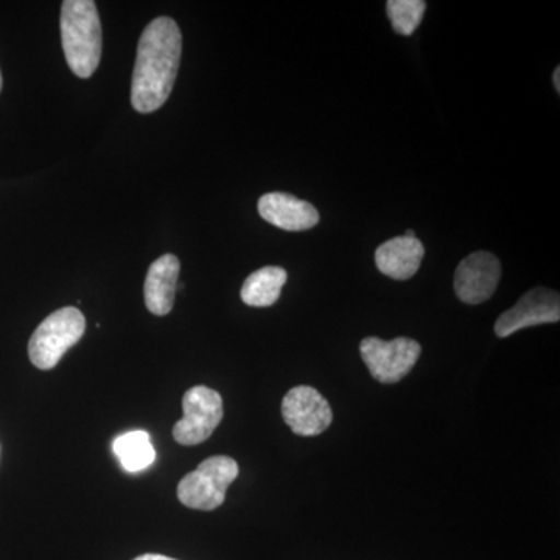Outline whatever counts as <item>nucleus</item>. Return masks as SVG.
I'll return each mask as SVG.
<instances>
[{"mask_svg":"<svg viewBox=\"0 0 560 560\" xmlns=\"http://www.w3.org/2000/svg\"><path fill=\"white\" fill-rule=\"evenodd\" d=\"M183 35L172 18H156L139 39L131 83L132 108L153 113L171 97L178 75Z\"/></svg>","mask_w":560,"mask_h":560,"instance_id":"1","label":"nucleus"},{"mask_svg":"<svg viewBox=\"0 0 560 560\" xmlns=\"http://www.w3.org/2000/svg\"><path fill=\"white\" fill-rule=\"evenodd\" d=\"M66 61L80 79L94 75L102 58V22L94 0H66L61 7Z\"/></svg>","mask_w":560,"mask_h":560,"instance_id":"2","label":"nucleus"},{"mask_svg":"<svg viewBox=\"0 0 560 560\" xmlns=\"http://www.w3.org/2000/svg\"><path fill=\"white\" fill-rule=\"evenodd\" d=\"M86 319L75 307L60 308L39 324L28 342V357L38 370H54L83 337Z\"/></svg>","mask_w":560,"mask_h":560,"instance_id":"3","label":"nucleus"},{"mask_svg":"<svg viewBox=\"0 0 560 560\" xmlns=\"http://www.w3.org/2000/svg\"><path fill=\"white\" fill-rule=\"evenodd\" d=\"M237 460L230 456H210L180 480L178 499L190 510L213 511L226 499L228 488L238 477Z\"/></svg>","mask_w":560,"mask_h":560,"instance_id":"4","label":"nucleus"},{"mask_svg":"<svg viewBox=\"0 0 560 560\" xmlns=\"http://www.w3.org/2000/svg\"><path fill=\"white\" fill-rule=\"evenodd\" d=\"M420 345L411 338L383 341L377 337L364 338L360 345L361 359L375 381L393 385L410 374L418 363Z\"/></svg>","mask_w":560,"mask_h":560,"instance_id":"5","label":"nucleus"},{"mask_svg":"<svg viewBox=\"0 0 560 560\" xmlns=\"http://www.w3.org/2000/svg\"><path fill=\"white\" fill-rule=\"evenodd\" d=\"M183 419L173 427V438L180 445L208 441L223 419V399L208 386H194L184 394Z\"/></svg>","mask_w":560,"mask_h":560,"instance_id":"6","label":"nucleus"},{"mask_svg":"<svg viewBox=\"0 0 560 560\" xmlns=\"http://www.w3.org/2000/svg\"><path fill=\"white\" fill-rule=\"evenodd\" d=\"M282 416L287 425L300 436H318L329 429L334 412L318 389L296 386L282 400Z\"/></svg>","mask_w":560,"mask_h":560,"instance_id":"7","label":"nucleus"},{"mask_svg":"<svg viewBox=\"0 0 560 560\" xmlns=\"http://www.w3.org/2000/svg\"><path fill=\"white\" fill-rule=\"evenodd\" d=\"M559 319L560 298L558 291L537 287V289L523 294L514 307L504 312L497 319L495 334L497 337L506 338L526 327L559 323Z\"/></svg>","mask_w":560,"mask_h":560,"instance_id":"8","label":"nucleus"},{"mask_svg":"<svg viewBox=\"0 0 560 560\" xmlns=\"http://www.w3.org/2000/svg\"><path fill=\"white\" fill-rule=\"evenodd\" d=\"M500 279V260L492 253L478 250L460 261L456 268L453 287L460 302L478 305L492 298Z\"/></svg>","mask_w":560,"mask_h":560,"instance_id":"9","label":"nucleus"},{"mask_svg":"<svg viewBox=\"0 0 560 560\" xmlns=\"http://www.w3.org/2000/svg\"><path fill=\"white\" fill-rule=\"evenodd\" d=\"M261 219L279 230L300 232L319 223V212L311 202L300 200L290 194H265L259 200Z\"/></svg>","mask_w":560,"mask_h":560,"instance_id":"10","label":"nucleus"},{"mask_svg":"<svg viewBox=\"0 0 560 560\" xmlns=\"http://www.w3.org/2000/svg\"><path fill=\"white\" fill-rule=\"evenodd\" d=\"M179 268L178 257L173 254H165L151 264L143 294H145L147 308L153 315L165 316L172 312L176 287H178Z\"/></svg>","mask_w":560,"mask_h":560,"instance_id":"11","label":"nucleus"},{"mask_svg":"<svg viewBox=\"0 0 560 560\" xmlns=\"http://www.w3.org/2000/svg\"><path fill=\"white\" fill-rule=\"evenodd\" d=\"M425 256V248L419 238L405 235L390 238L375 250V264L382 275L396 280H408L418 272Z\"/></svg>","mask_w":560,"mask_h":560,"instance_id":"12","label":"nucleus"},{"mask_svg":"<svg viewBox=\"0 0 560 560\" xmlns=\"http://www.w3.org/2000/svg\"><path fill=\"white\" fill-rule=\"evenodd\" d=\"M289 275L280 267H265L248 276L242 287V301L249 307H271L279 301Z\"/></svg>","mask_w":560,"mask_h":560,"instance_id":"13","label":"nucleus"},{"mask_svg":"<svg viewBox=\"0 0 560 560\" xmlns=\"http://www.w3.org/2000/svg\"><path fill=\"white\" fill-rule=\"evenodd\" d=\"M114 453L125 470L136 474L149 469L156 460V451L147 431L135 430L121 434L113 444Z\"/></svg>","mask_w":560,"mask_h":560,"instance_id":"14","label":"nucleus"},{"mask_svg":"<svg viewBox=\"0 0 560 560\" xmlns=\"http://www.w3.org/2000/svg\"><path fill=\"white\" fill-rule=\"evenodd\" d=\"M386 10L394 31L399 35L410 36L422 22L427 3L423 0H389Z\"/></svg>","mask_w":560,"mask_h":560,"instance_id":"15","label":"nucleus"},{"mask_svg":"<svg viewBox=\"0 0 560 560\" xmlns=\"http://www.w3.org/2000/svg\"><path fill=\"white\" fill-rule=\"evenodd\" d=\"M135 560H176V559L167 558V556H161V555H143V556H139V558H136Z\"/></svg>","mask_w":560,"mask_h":560,"instance_id":"16","label":"nucleus"},{"mask_svg":"<svg viewBox=\"0 0 560 560\" xmlns=\"http://www.w3.org/2000/svg\"><path fill=\"white\" fill-rule=\"evenodd\" d=\"M552 81H555L556 90L560 91V68L555 70V75H552Z\"/></svg>","mask_w":560,"mask_h":560,"instance_id":"17","label":"nucleus"},{"mask_svg":"<svg viewBox=\"0 0 560 560\" xmlns=\"http://www.w3.org/2000/svg\"><path fill=\"white\" fill-rule=\"evenodd\" d=\"M405 237H408V238H416L415 231H412V230H408L407 232H405Z\"/></svg>","mask_w":560,"mask_h":560,"instance_id":"18","label":"nucleus"},{"mask_svg":"<svg viewBox=\"0 0 560 560\" xmlns=\"http://www.w3.org/2000/svg\"><path fill=\"white\" fill-rule=\"evenodd\" d=\"M0 91H2V73H0Z\"/></svg>","mask_w":560,"mask_h":560,"instance_id":"19","label":"nucleus"}]
</instances>
